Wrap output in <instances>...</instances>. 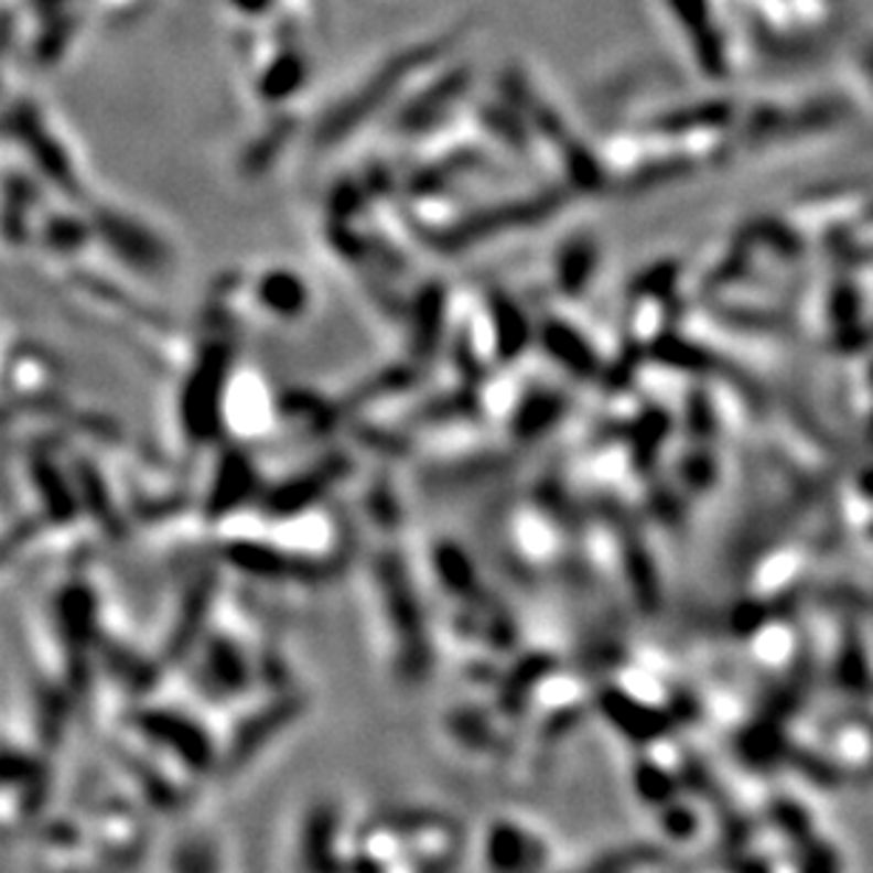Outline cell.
<instances>
[{
  "label": "cell",
  "instance_id": "obj_1",
  "mask_svg": "<svg viewBox=\"0 0 873 873\" xmlns=\"http://www.w3.org/2000/svg\"><path fill=\"white\" fill-rule=\"evenodd\" d=\"M233 396H235V401H233L235 421H229V424H233L238 433H246V435L260 433V430L269 424V421H263L269 413H266L263 390H260V385L255 382L252 374H240V382L235 385Z\"/></svg>",
  "mask_w": 873,
  "mask_h": 873
},
{
  "label": "cell",
  "instance_id": "obj_2",
  "mask_svg": "<svg viewBox=\"0 0 873 873\" xmlns=\"http://www.w3.org/2000/svg\"><path fill=\"white\" fill-rule=\"evenodd\" d=\"M263 298L266 303L274 305V311L294 314L300 309V300H303V289H300L298 280L285 278V274H269L263 280Z\"/></svg>",
  "mask_w": 873,
  "mask_h": 873
}]
</instances>
